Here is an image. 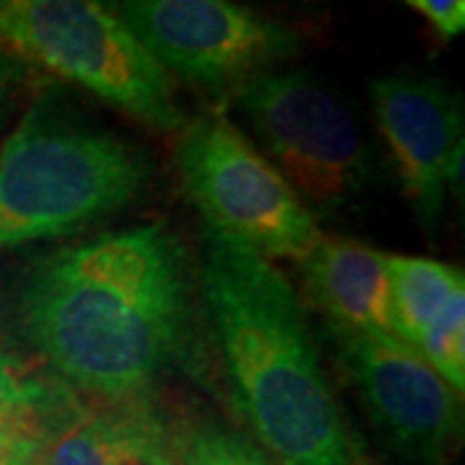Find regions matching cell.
I'll return each instance as SVG.
<instances>
[{"label": "cell", "instance_id": "7c38bea8", "mask_svg": "<svg viewBox=\"0 0 465 465\" xmlns=\"http://www.w3.org/2000/svg\"><path fill=\"white\" fill-rule=\"evenodd\" d=\"M393 284V321L396 339L419 347L424 331L448 305L458 290H463V269L424 256L385 253Z\"/></svg>", "mask_w": 465, "mask_h": 465}, {"label": "cell", "instance_id": "8fae6325", "mask_svg": "<svg viewBox=\"0 0 465 465\" xmlns=\"http://www.w3.org/2000/svg\"><path fill=\"white\" fill-rule=\"evenodd\" d=\"M308 300L336 336H396L385 253L347 235H321L300 262Z\"/></svg>", "mask_w": 465, "mask_h": 465}, {"label": "cell", "instance_id": "277c9868", "mask_svg": "<svg viewBox=\"0 0 465 465\" xmlns=\"http://www.w3.org/2000/svg\"><path fill=\"white\" fill-rule=\"evenodd\" d=\"M0 57L65 78L155 130L183 127L171 75L101 3L3 0Z\"/></svg>", "mask_w": 465, "mask_h": 465}, {"label": "cell", "instance_id": "52a82bcc", "mask_svg": "<svg viewBox=\"0 0 465 465\" xmlns=\"http://www.w3.org/2000/svg\"><path fill=\"white\" fill-rule=\"evenodd\" d=\"M116 16L168 75L238 94L300 50L295 29L225 0H127Z\"/></svg>", "mask_w": 465, "mask_h": 465}, {"label": "cell", "instance_id": "e0dca14e", "mask_svg": "<svg viewBox=\"0 0 465 465\" xmlns=\"http://www.w3.org/2000/svg\"><path fill=\"white\" fill-rule=\"evenodd\" d=\"M39 432L14 440L8 445H0V465H32L34 448H36Z\"/></svg>", "mask_w": 465, "mask_h": 465}, {"label": "cell", "instance_id": "ac0fdd59", "mask_svg": "<svg viewBox=\"0 0 465 465\" xmlns=\"http://www.w3.org/2000/svg\"><path fill=\"white\" fill-rule=\"evenodd\" d=\"M16 73H18L16 63H11V60L0 57V104H3V99L8 96V91H11V85H14Z\"/></svg>", "mask_w": 465, "mask_h": 465}, {"label": "cell", "instance_id": "8992f818", "mask_svg": "<svg viewBox=\"0 0 465 465\" xmlns=\"http://www.w3.org/2000/svg\"><path fill=\"white\" fill-rule=\"evenodd\" d=\"M235 101L266 161L313 215L344 207L367 186L362 133L339 96L311 73L272 70L241 88Z\"/></svg>", "mask_w": 465, "mask_h": 465}, {"label": "cell", "instance_id": "3957f363", "mask_svg": "<svg viewBox=\"0 0 465 465\" xmlns=\"http://www.w3.org/2000/svg\"><path fill=\"white\" fill-rule=\"evenodd\" d=\"M150 173L137 145L39 99L0 145V253L81 232L137 200Z\"/></svg>", "mask_w": 465, "mask_h": 465}, {"label": "cell", "instance_id": "7a4b0ae2", "mask_svg": "<svg viewBox=\"0 0 465 465\" xmlns=\"http://www.w3.org/2000/svg\"><path fill=\"white\" fill-rule=\"evenodd\" d=\"M204 238L202 300L253 442L277 465H360L287 277L232 241Z\"/></svg>", "mask_w": 465, "mask_h": 465}, {"label": "cell", "instance_id": "5bb4252c", "mask_svg": "<svg viewBox=\"0 0 465 465\" xmlns=\"http://www.w3.org/2000/svg\"><path fill=\"white\" fill-rule=\"evenodd\" d=\"M168 440L179 465H277L253 440L213 416L168 424Z\"/></svg>", "mask_w": 465, "mask_h": 465}, {"label": "cell", "instance_id": "ba28073f", "mask_svg": "<svg viewBox=\"0 0 465 465\" xmlns=\"http://www.w3.org/2000/svg\"><path fill=\"white\" fill-rule=\"evenodd\" d=\"M339 360L375 430L409 465H450L463 442V403L416 347L396 336H336Z\"/></svg>", "mask_w": 465, "mask_h": 465}, {"label": "cell", "instance_id": "30bf717a", "mask_svg": "<svg viewBox=\"0 0 465 465\" xmlns=\"http://www.w3.org/2000/svg\"><path fill=\"white\" fill-rule=\"evenodd\" d=\"M166 434L148 399L85 403L65 385L42 421L32 465H150Z\"/></svg>", "mask_w": 465, "mask_h": 465}, {"label": "cell", "instance_id": "9a60e30c", "mask_svg": "<svg viewBox=\"0 0 465 465\" xmlns=\"http://www.w3.org/2000/svg\"><path fill=\"white\" fill-rule=\"evenodd\" d=\"M419 351L445 378L452 391L463 396L465 388V287L458 290L445 311L419 341Z\"/></svg>", "mask_w": 465, "mask_h": 465}, {"label": "cell", "instance_id": "4fadbf2b", "mask_svg": "<svg viewBox=\"0 0 465 465\" xmlns=\"http://www.w3.org/2000/svg\"><path fill=\"white\" fill-rule=\"evenodd\" d=\"M63 388L60 381H39L0 344V445L39 432Z\"/></svg>", "mask_w": 465, "mask_h": 465}, {"label": "cell", "instance_id": "5b68a950", "mask_svg": "<svg viewBox=\"0 0 465 465\" xmlns=\"http://www.w3.org/2000/svg\"><path fill=\"white\" fill-rule=\"evenodd\" d=\"M176 166L207 232L266 262H302L323 235L295 189L228 116L210 112L183 124Z\"/></svg>", "mask_w": 465, "mask_h": 465}, {"label": "cell", "instance_id": "d6986e66", "mask_svg": "<svg viewBox=\"0 0 465 465\" xmlns=\"http://www.w3.org/2000/svg\"><path fill=\"white\" fill-rule=\"evenodd\" d=\"M150 465H179L176 455H173V450H171V440H168V434L161 440V445L153 450V455H150Z\"/></svg>", "mask_w": 465, "mask_h": 465}, {"label": "cell", "instance_id": "9c48e42d", "mask_svg": "<svg viewBox=\"0 0 465 465\" xmlns=\"http://www.w3.org/2000/svg\"><path fill=\"white\" fill-rule=\"evenodd\" d=\"M375 122L416 220L432 232L463 182V99L442 81L391 73L370 84Z\"/></svg>", "mask_w": 465, "mask_h": 465}, {"label": "cell", "instance_id": "2e32d148", "mask_svg": "<svg viewBox=\"0 0 465 465\" xmlns=\"http://www.w3.org/2000/svg\"><path fill=\"white\" fill-rule=\"evenodd\" d=\"M409 5L430 24V29H432L437 36H442V39H455L458 34H463V0H411Z\"/></svg>", "mask_w": 465, "mask_h": 465}, {"label": "cell", "instance_id": "6da1fadb", "mask_svg": "<svg viewBox=\"0 0 465 465\" xmlns=\"http://www.w3.org/2000/svg\"><path fill=\"white\" fill-rule=\"evenodd\" d=\"M14 316L70 391L148 399L192 351V262L161 223L101 232L39 259L18 284Z\"/></svg>", "mask_w": 465, "mask_h": 465}]
</instances>
